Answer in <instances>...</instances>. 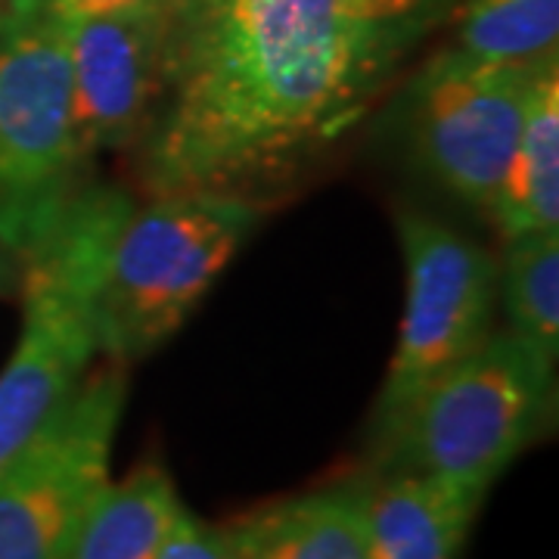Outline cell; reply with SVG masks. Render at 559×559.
I'll return each instance as SVG.
<instances>
[{"label": "cell", "instance_id": "cell-6", "mask_svg": "<svg viewBox=\"0 0 559 559\" xmlns=\"http://www.w3.org/2000/svg\"><path fill=\"white\" fill-rule=\"evenodd\" d=\"M404 259V314L385 370L373 436L444 370L473 355L495 333L498 259L454 227L404 209L399 215Z\"/></svg>", "mask_w": 559, "mask_h": 559}, {"label": "cell", "instance_id": "cell-16", "mask_svg": "<svg viewBox=\"0 0 559 559\" xmlns=\"http://www.w3.org/2000/svg\"><path fill=\"white\" fill-rule=\"evenodd\" d=\"M180 0H3V20L10 22H66L112 16V13H138V10H175Z\"/></svg>", "mask_w": 559, "mask_h": 559}, {"label": "cell", "instance_id": "cell-4", "mask_svg": "<svg viewBox=\"0 0 559 559\" xmlns=\"http://www.w3.org/2000/svg\"><path fill=\"white\" fill-rule=\"evenodd\" d=\"M554 370L557 364L516 333L495 330L373 436L380 473H419L491 491L544 432Z\"/></svg>", "mask_w": 559, "mask_h": 559}, {"label": "cell", "instance_id": "cell-9", "mask_svg": "<svg viewBox=\"0 0 559 559\" xmlns=\"http://www.w3.org/2000/svg\"><path fill=\"white\" fill-rule=\"evenodd\" d=\"M175 10L112 13L60 25L84 162L106 150L138 146L143 138L165 87Z\"/></svg>", "mask_w": 559, "mask_h": 559}, {"label": "cell", "instance_id": "cell-1", "mask_svg": "<svg viewBox=\"0 0 559 559\" xmlns=\"http://www.w3.org/2000/svg\"><path fill=\"white\" fill-rule=\"evenodd\" d=\"M460 0H180L138 140L150 197H252L336 146Z\"/></svg>", "mask_w": 559, "mask_h": 559}, {"label": "cell", "instance_id": "cell-8", "mask_svg": "<svg viewBox=\"0 0 559 559\" xmlns=\"http://www.w3.org/2000/svg\"><path fill=\"white\" fill-rule=\"evenodd\" d=\"M84 165L60 25L0 16V246H20L79 187Z\"/></svg>", "mask_w": 559, "mask_h": 559}, {"label": "cell", "instance_id": "cell-13", "mask_svg": "<svg viewBox=\"0 0 559 559\" xmlns=\"http://www.w3.org/2000/svg\"><path fill=\"white\" fill-rule=\"evenodd\" d=\"M183 503L165 466L138 463L124 479H109L66 559H159Z\"/></svg>", "mask_w": 559, "mask_h": 559}, {"label": "cell", "instance_id": "cell-7", "mask_svg": "<svg viewBox=\"0 0 559 559\" xmlns=\"http://www.w3.org/2000/svg\"><path fill=\"white\" fill-rule=\"evenodd\" d=\"M538 62H488L444 47L419 66L404 91V138L419 168L488 218Z\"/></svg>", "mask_w": 559, "mask_h": 559}, {"label": "cell", "instance_id": "cell-15", "mask_svg": "<svg viewBox=\"0 0 559 559\" xmlns=\"http://www.w3.org/2000/svg\"><path fill=\"white\" fill-rule=\"evenodd\" d=\"M454 44L488 62L528 66L559 53V0H460Z\"/></svg>", "mask_w": 559, "mask_h": 559}, {"label": "cell", "instance_id": "cell-10", "mask_svg": "<svg viewBox=\"0 0 559 559\" xmlns=\"http://www.w3.org/2000/svg\"><path fill=\"white\" fill-rule=\"evenodd\" d=\"M360 488L367 559H460L488 491L460 481L380 473Z\"/></svg>", "mask_w": 559, "mask_h": 559}, {"label": "cell", "instance_id": "cell-2", "mask_svg": "<svg viewBox=\"0 0 559 559\" xmlns=\"http://www.w3.org/2000/svg\"><path fill=\"white\" fill-rule=\"evenodd\" d=\"M131 197L79 183L22 242V326L0 370V466L20 454L94 367L97 293Z\"/></svg>", "mask_w": 559, "mask_h": 559}, {"label": "cell", "instance_id": "cell-14", "mask_svg": "<svg viewBox=\"0 0 559 559\" xmlns=\"http://www.w3.org/2000/svg\"><path fill=\"white\" fill-rule=\"evenodd\" d=\"M498 301L516 333L547 360L559 358V230L503 237Z\"/></svg>", "mask_w": 559, "mask_h": 559}, {"label": "cell", "instance_id": "cell-11", "mask_svg": "<svg viewBox=\"0 0 559 559\" xmlns=\"http://www.w3.org/2000/svg\"><path fill=\"white\" fill-rule=\"evenodd\" d=\"M491 221L503 237L559 230V53L544 57L532 72L525 119Z\"/></svg>", "mask_w": 559, "mask_h": 559}, {"label": "cell", "instance_id": "cell-19", "mask_svg": "<svg viewBox=\"0 0 559 559\" xmlns=\"http://www.w3.org/2000/svg\"><path fill=\"white\" fill-rule=\"evenodd\" d=\"M0 13H3V0H0Z\"/></svg>", "mask_w": 559, "mask_h": 559}, {"label": "cell", "instance_id": "cell-17", "mask_svg": "<svg viewBox=\"0 0 559 559\" xmlns=\"http://www.w3.org/2000/svg\"><path fill=\"white\" fill-rule=\"evenodd\" d=\"M159 559H242L237 525L205 522L183 507L162 544Z\"/></svg>", "mask_w": 559, "mask_h": 559}, {"label": "cell", "instance_id": "cell-12", "mask_svg": "<svg viewBox=\"0 0 559 559\" xmlns=\"http://www.w3.org/2000/svg\"><path fill=\"white\" fill-rule=\"evenodd\" d=\"M242 559H367L360 488H323L234 520Z\"/></svg>", "mask_w": 559, "mask_h": 559}, {"label": "cell", "instance_id": "cell-5", "mask_svg": "<svg viewBox=\"0 0 559 559\" xmlns=\"http://www.w3.org/2000/svg\"><path fill=\"white\" fill-rule=\"evenodd\" d=\"M128 401L124 364L91 367L20 454L0 466V559H66L112 479Z\"/></svg>", "mask_w": 559, "mask_h": 559}, {"label": "cell", "instance_id": "cell-18", "mask_svg": "<svg viewBox=\"0 0 559 559\" xmlns=\"http://www.w3.org/2000/svg\"><path fill=\"white\" fill-rule=\"evenodd\" d=\"M20 289V261L10 249L0 246V299L13 296Z\"/></svg>", "mask_w": 559, "mask_h": 559}, {"label": "cell", "instance_id": "cell-3", "mask_svg": "<svg viewBox=\"0 0 559 559\" xmlns=\"http://www.w3.org/2000/svg\"><path fill=\"white\" fill-rule=\"evenodd\" d=\"M259 202L224 190H175L131 205L97 293V348L134 364L178 333L240 252Z\"/></svg>", "mask_w": 559, "mask_h": 559}]
</instances>
